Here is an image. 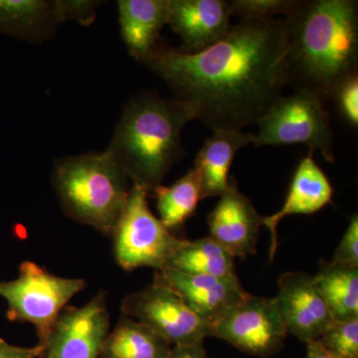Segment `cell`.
Returning a JSON list of instances; mask_svg holds the SVG:
<instances>
[{
    "label": "cell",
    "instance_id": "obj_9",
    "mask_svg": "<svg viewBox=\"0 0 358 358\" xmlns=\"http://www.w3.org/2000/svg\"><path fill=\"white\" fill-rule=\"evenodd\" d=\"M287 336L275 298L251 294L226 313L211 329V336L259 357L279 352Z\"/></svg>",
    "mask_w": 358,
    "mask_h": 358
},
{
    "label": "cell",
    "instance_id": "obj_13",
    "mask_svg": "<svg viewBox=\"0 0 358 358\" xmlns=\"http://www.w3.org/2000/svg\"><path fill=\"white\" fill-rule=\"evenodd\" d=\"M212 239L236 258L256 254L263 217L251 200L240 192L234 176L208 215Z\"/></svg>",
    "mask_w": 358,
    "mask_h": 358
},
{
    "label": "cell",
    "instance_id": "obj_29",
    "mask_svg": "<svg viewBox=\"0 0 358 358\" xmlns=\"http://www.w3.org/2000/svg\"><path fill=\"white\" fill-rule=\"evenodd\" d=\"M203 343L199 341L192 345H173L169 358H208Z\"/></svg>",
    "mask_w": 358,
    "mask_h": 358
},
{
    "label": "cell",
    "instance_id": "obj_3",
    "mask_svg": "<svg viewBox=\"0 0 358 358\" xmlns=\"http://www.w3.org/2000/svg\"><path fill=\"white\" fill-rule=\"evenodd\" d=\"M196 117L189 103L143 92L124 106L105 152L131 185L152 193L185 155L183 129Z\"/></svg>",
    "mask_w": 358,
    "mask_h": 358
},
{
    "label": "cell",
    "instance_id": "obj_25",
    "mask_svg": "<svg viewBox=\"0 0 358 358\" xmlns=\"http://www.w3.org/2000/svg\"><path fill=\"white\" fill-rule=\"evenodd\" d=\"M338 103L339 112L352 127L358 126V75L343 82L333 96Z\"/></svg>",
    "mask_w": 358,
    "mask_h": 358
},
{
    "label": "cell",
    "instance_id": "obj_20",
    "mask_svg": "<svg viewBox=\"0 0 358 358\" xmlns=\"http://www.w3.org/2000/svg\"><path fill=\"white\" fill-rule=\"evenodd\" d=\"M235 258L211 237L183 240L166 268L186 274L212 275L232 279L238 278Z\"/></svg>",
    "mask_w": 358,
    "mask_h": 358
},
{
    "label": "cell",
    "instance_id": "obj_14",
    "mask_svg": "<svg viewBox=\"0 0 358 358\" xmlns=\"http://www.w3.org/2000/svg\"><path fill=\"white\" fill-rule=\"evenodd\" d=\"M230 1L225 0H171L169 22L180 37L179 50L194 54L223 39L232 24Z\"/></svg>",
    "mask_w": 358,
    "mask_h": 358
},
{
    "label": "cell",
    "instance_id": "obj_1",
    "mask_svg": "<svg viewBox=\"0 0 358 358\" xmlns=\"http://www.w3.org/2000/svg\"><path fill=\"white\" fill-rule=\"evenodd\" d=\"M286 53L282 18L241 20L206 50L157 46L143 63L207 127L242 131L256 124L288 86Z\"/></svg>",
    "mask_w": 358,
    "mask_h": 358
},
{
    "label": "cell",
    "instance_id": "obj_18",
    "mask_svg": "<svg viewBox=\"0 0 358 358\" xmlns=\"http://www.w3.org/2000/svg\"><path fill=\"white\" fill-rule=\"evenodd\" d=\"M62 22L58 1L0 0V32L41 42L53 36Z\"/></svg>",
    "mask_w": 358,
    "mask_h": 358
},
{
    "label": "cell",
    "instance_id": "obj_15",
    "mask_svg": "<svg viewBox=\"0 0 358 358\" xmlns=\"http://www.w3.org/2000/svg\"><path fill=\"white\" fill-rule=\"evenodd\" d=\"M310 152L294 171L285 203L273 215L263 217V226L271 232L270 259L278 248L277 227L282 219L296 214H313L331 203L334 189L329 178L313 159Z\"/></svg>",
    "mask_w": 358,
    "mask_h": 358
},
{
    "label": "cell",
    "instance_id": "obj_12",
    "mask_svg": "<svg viewBox=\"0 0 358 358\" xmlns=\"http://www.w3.org/2000/svg\"><path fill=\"white\" fill-rule=\"evenodd\" d=\"M154 282L173 289L211 327L249 294L238 278L186 274L171 268L157 271Z\"/></svg>",
    "mask_w": 358,
    "mask_h": 358
},
{
    "label": "cell",
    "instance_id": "obj_11",
    "mask_svg": "<svg viewBox=\"0 0 358 358\" xmlns=\"http://www.w3.org/2000/svg\"><path fill=\"white\" fill-rule=\"evenodd\" d=\"M278 288L275 300L287 333L306 343L319 341L334 319L315 277L305 272L284 273Z\"/></svg>",
    "mask_w": 358,
    "mask_h": 358
},
{
    "label": "cell",
    "instance_id": "obj_28",
    "mask_svg": "<svg viewBox=\"0 0 358 358\" xmlns=\"http://www.w3.org/2000/svg\"><path fill=\"white\" fill-rule=\"evenodd\" d=\"M43 346L37 345L33 348H21L9 345L0 338V358H39L43 357Z\"/></svg>",
    "mask_w": 358,
    "mask_h": 358
},
{
    "label": "cell",
    "instance_id": "obj_23",
    "mask_svg": "<svg viewBox=\"0 0 358 358\" xmlns=\"http://www.w3.org/2000/svg\"><path fill=\"white\" fill-rule=\"evenodd\" d=\"M317 341L334 358H358V319L334 322Z\"/></svg>",
    "mask_w": 358,
    "mask_h": 358
},
{
    "label": "cell",
    "instance_id": "obj_19",
    "mask_svg": "<svg viewBox=\"0 0 358 358\" xmlns=\"http://www.w3.org/2000/svg\"><path fill=\"white\" fill-rule=\"evenodd\" d=\"M171 348L150 327L122 315L108 334L100 358H169Z\"/></svg>",
    "mask_w": 358,
    "mask_h": 358
},
{
    "label": "cell",
    "instance_id": "obj_16",
    "mask_svg": "<svg viewBox=\"0 0 358 358\" xmlns=\"http://www.w3.org/2000/svg\"><path fill=\"white\" fill-rule=\"evenodd\" d=\"M200 148L194 162L201 185V200L220 197L229 185V171L237 152L255 143V134L217 129Z\"/></svg>",
    "mask_w": 358,
    "mask_h": 358
},
{
    "label": "cell",
    "instance_id": "obj_5",
    "mask_svg": "<svg viewBox=\"0 0 358 358\" xmlns=\"http://www.w3.org/2000/svg\"><path fill=\"white\" fill-rule=\"evenodd\" d=\"M86 286L84 279L59 277L36 263L25 261L20 265L17 279L0 282V296L8 305L7 319L31 324L38 338L37 345L45 350L59 315Z\"/></svg>",
    "mask_w": 358,
    "mask_h": 358
},
{
    "label": "cell",
    "instance_id": "obj_10",
    "mask_svg": "<svg viewBox=\"0 0 358 358\" xmlns=\"http://www.w3.org/2000/svg\"><path fill=\"white\" fill-rule=\"evenodd\" d=\"M107 294L100 292L82 307H66L52 327L43 358H100L110 333Z\"/></svg>",
    "mask_w": 358,
    "mask_h": 358
},
{
    "label": "cell",
    "instance_id": "obj_27",
    "mask_svg": "<svg viewBox=\"0 0 358 358\" xmlns=\"http://www.w3.org/2000/svg\"><path fill=\"white\" fill-rule=\"evenodd\" d=\"M100 1L89 0H58L59 10L63 22L77 21L80 24L90 25L96 17V10Z\"/></svg>",
    "mask_w": 358,
    "mask_h": 358
},
{
    "label": "cell",
    "instance_id": "obj_22",
    "mask_svg": "<svg viewBox=\"0 0 358 358\" xmlns=\"http://www.w3.org/2000/svg\"><path fill=\"white\" fill-rule=\"evenodd\" d=\"M159 220L169 231L178 230L196 211L201 200L199 174L190 169L173 185L157 187L154 192Z\"/></svg>",
    "mask_w": 358,
    "mask_h": 358
},
{
    "label": "cell",
    "instance_id": "obj_26",
    "mask_svg": "<svg viewBox=\"0 0 358 358\" xmlns=\"http://www.w3.org/2000/svg\"><path fill=\"white\" fill-rule=\"evenodd\" d=\"M331 262L346 268H358V216H352Z\"/></svg>",
    "mask_w": 358,
    "mask_h": 358
},
{
    "label": "cell",
    "instance_id": "obj_4",
    "mask_svg": "<svg viewBox=\"0 0 358 358\" xmlns=\"http://www.w3.org/2000/svg\"><path fill=\"white\" fill-rule=\"evenodd\" d=\"M52 185L68 217L112 236L128 202L129 178L103 152L56 160Z\"/></svg>",
    "mask_w": 358,
    "mask_h": 358
},
{
    "label": "cell",
    "instance_id": "obj_30",
    "mask_svg": "<svg viewBox=\"0 0 358 358\" xmlns=\"http://www.w3.org/2000/svg\"><path fill=\"white\" fill-rule=\"evenodd\" d=\"M308 358H334L322 348V345L315 341L307 343Z\"/></svg>",
    "mask_w": 358,
    "mask_h": 358
},
{
    "label": "cell",
    "instance_id": "obj_17",
    "mask_svg": "<svg viewBox=\"0 0 358 358\" xmlns=\"http://www.w3.org/2000/svg\"><path fill=\"white\" fill-rule=\"evenodd\" d=\"M117 8L122 38L129 54L143 62L169 22L171 0H120Z\"/></svg>",
    "mask_w": 358,
    "mask_h": 358
},
{
    "label": "cell",
    "instance_id": "obj_21",
    "mask_svg": "<svg viewBox=\"0 0 358 358\" xmlns=\"http://www.w3.org/2000/svg\"><path fill=\"white\" fill-rule=\"evenodd\" d=\"M313 277L334 322L358 319V268L324 262Z\"/></svg>",
    "mask_w": 358,
    "mask_h": 358
},
{
    "label": "cell",
    "instance_id": "obj_24",
    "mask_svg": "<svg viewBox=\"0 0 358 358\" xmlns=\"http://www.w3.org/2000/svg\"><path fill=\"white\" fill-rule=\"evenodd\" d=\"M298 0H233L232 15L241 20H268L282 18L294 8Z\"/></svg>",
    "mask_w": 358,
    "mask_h": 358
},
{
    "label": "cell",
    "instance_id": "obj_6",
    "mask_svg": "<svg viewBox=\"0 0 358 358\" xmlns=\"http://www.w3.org/2000/svg\"><path fill=\"white\" fill-rule=\"evenodd\" d=\"M256 124L255 148L301 143L336 162L331 115L326 102L315 94L296 91L280 96Z\"/></svg>",
    "mask_w": 358,
    "mask_h": 358
},
{
    "label": "cell",
    "instance_id": "obj_2",
    "mask_svg": "<svg viewBox=\"0 0 358 358\" xmlns=\"http://www.w3.org/2000/svg\"><path fill=\"white\" fill-rule=\"evenodd\" d=\"M282 21L289 86L331 100L357 75V1L298 0Z\"/></svg>",
    "mask_w": 358,
    "mask_h": 358
},
{
    "label": "cell",
    "instance_id": "obj_7",
    "mask_svg": "<svg viewBox=\"0 0 358 358\" xmlns=\"http://www.w3.org/2000/svg\"><path fill=\"white\" fill-rule=\"evenodd\" d=\"M148 193L131 185L121 220L112 235L115 262L126 271L167 267L183 240L174 236L148 206Z\"/></svg>",
    "mask_w": 358,
    "mask_h": 358
},
{
    "label": "cell",
    "instance_id": "obj_8",
    "mask_svg": "<svg viewBox=\"0 0 358 358\" xmlns=\"http://www.w3.org/2000/svg\"><path fill=\"white\" fill-rule=\"evenodd\" d=\"M122 315L138 320L171 345H192L211 336L212 327L197 317L185 301L164 285L129 294L122 301Z\"/></svg>",
    "mask_w": 358,
    "mask_h": 358
}]
</instances>
